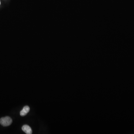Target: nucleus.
Here are the masks:
<instances>
[{
	"instance_id": "nucleus-1",
	"label": "nucleus",
	"mask_w": 134,
	"mask_h": 134,
	"mask_svg": "<svg viewBox=\"0 0 134 134\" xmlns=\"http://www.w3.org/2000/svg\"><path fill=\"white\" fill-rule=\"evenodd\" d=\"M13 122V120L9 117H5L0 119V124L4 127L10 126Z\"/></svg>"
},
{
	"instance_id": "nucleus-2",
	"label": "nucleus",
	"mask_w": 134,
	"mask_h": 134,
	"mask_svg": "<svg viewBox=\"0 0 134 134\" xmlns=\"http://www.w3.org/2000/svg\"><path fill=\"white\" fill-rule=\"evenodd\" d=\"M22 129L24 132L27 134H31L32 133V130L31 127L27 125H24L22 127Z\"/></svg>"
},
{
	"instance_id": "nucleus-3",
	"label": "nucleus",
	"mask_w": 134,
	"mask_h": 134,
	"mask_svg": "<svg viewBox=\"0 0 134 134\" xmlns=\"http://www.w3.org/2000/svg\"><path fill=\"white\" fill-rule=\"evenodd\" d=\"M30 110V108L28 106H26L20 112V114L21 116H24L27 114Z\"/></svg>"
},
{
	"instance_id": "nucleus-4",
	"label": "nucleus",
	"mask_w": 134,
	"mask_h": 134,
	"mask_svg": "<svg viewBox=\"0 0 134 134\" xmlns=\"http://www.w3.org/2000/svg\"></svg>"
}]
</instances>
